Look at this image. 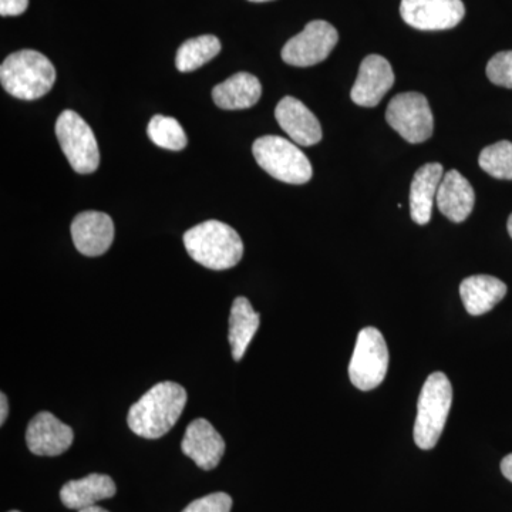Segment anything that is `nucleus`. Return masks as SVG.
Here are the masks:
<instances>
[{"label":"nucleus","mask_w":512,"mask_h":512,"mask_svg":"<svg viewBox=\"0 0 512 512\" xmlns=\"http://www.w3.org/2000/svg\"><path fill=\"white\" fill-rule=\"evenodd\" d=\"M185 404L187 392L183 386L174 382L158 383L130 407L128 427L143 439H160L173 429Z\"/></svg>","instance_id":"f257e3e1"},{"label":"nucleus","mask_w":512,"mask_h":512,"mask_svg":"<svg viewBox=\"0 0 512 512\" xmlns=\"http://www.w3.org/2000/svg\"><path fill=\"white\" fill-rule=\"evenodd\" d=\"M184 245L195 262L212 271L234 268L244 255V244L238 232L217 220L188 229L184 234Z\"/></svg>","instance_id":"f03ea898"},{"label":"nucleus","mask_w":512,"mask_h":512,"mask_svg":"<svg viewBox=\"0 0 512 512\" xmlns=\"http://www.w3.org/2000/svg\"><path fill=\"white\" fill-rule=\"evenodd\" d=\"M3 89L19 100H37L52 90L56 70L52 62L36 50H19L0 66Z\"/></svg>","instance_id":"7ed1b4c3"},{"label":"nucleus","mask_w":512,"mask_h":512,"mask_svg":"<svg viewBox=\"0 0 512 512\" xmlns=\"http://www.w3.org/2000/svg\"><path fill=\"white\" fill-rule=\"evenodd\" d=\"M453 404V387L444 373H431L421 389L414 441L421 450H431L439 443Z\"/></svg>","instance_id":"20e7f679"},{"label":"nucleus","mask_w":512,"mask_h":512,"mask_svg":"<svg viewBox=\"0 0 512 512\" xmlns=\"http://www.w3.org/2000/svg\"><path fill=\"white\" fill-rule=\"evenodd\" d=\"M252 153L256 163L275 180L301 185L311 181V161L291 141L279 136H264L255 141Z\"/></svg>","instance_id":"39448f33"},{"label":"nucleus","mask_w":512,"mask_h":512,"mask_svg":"<svg viewBox=\"0 0 512 512\" xmlns=\"http://www.w3.org/2000/svg\"><path fill=\"white\" fill-rule=\"evenodd\" d=\"M389 369V349L380 330L365 328L357 335L349 363L350 382L362 392L376 389Z\"/></svg>","instance_id":"423d86ee"},{"label":"nucleus","mask_w":512,"mask_h":512,"mask_svg":"<svg viewBox=\"0 0 512 512\" xmlns=\"http://www.w3.org/2000/svg\"><path fill=\"white\" fill-rule=\"evenodd\" d=\"M56 137L64 156L76 173L92 174L99 168L100 151L92 127L72 110L63 111L56 121Z\"/></svg>","instance_id":"0eeeda50"},{"label":"nucleus","mask_w":512,"mask_h":512,"mask_svg":"<svg viewBox=\"0 0 512 512\" xmlns=\"http://www.w3.org/2000/svg\"><path fill=\"white\" fill-rule=\"evenodd\" d=\"M386 121L410 144L424 143L433 136V113L421 93L397 94L387 106Z\"/></svg>","instance_id":"6e6552de"},{"label":"nucleus","mask_w":512,"mask_h":512,"mask_svg":"<svg viewBox=\"0 0 512 512\" xmlns=\"http://www.w3.org/2000/svg\"><path fill=\"white\" fill-rule=\"evenodd\" d=\"M339 42L338 30L325 20H313L282 49V59L295 67H311L328 59Z\"/></svg>","instance_id":"1a4fd4ad"},{"label":"nucleus","mask_w":512,"mask_h":512,"mask_svg":"<svg viewBox=\"0 0 512 512\" xmlns=\"http://www.w3.org/2000/svg\"><path fill=\"white\" fill-rule=\"evenodd\" d=\"M400 15L412 28L434 32L456 28L466 6L463 0H402Z\"/></svg>","instance_id":"9d476101"},{"label":"nucleus","mask_w":512,"mask_h":512,"mask_svg":"<svg viewBox=\"0 0 512 512\" xmlns=\"http://www.w3.org/2000/svg\"><path fill=\"white\" fill-rule=\"evenodd\" d=\"M392 64L383 56L369 55L360 64L359 74L353 84V103L360 107H376L394 86Z\"/></svg>","instance_id":"9b49d317"},{"label":"nucleus","mask_w":512,"mask_h":512,"mask_svg":"<svg viewBox=\"0 0 512 512\" xmlns=\"http://www.w3.org/2000/svg\"><path fill=\"white\" fill-rule=\"evenodd\" d=\"M74 440L72 427L49 412H40L30 421L26 443L36 456L56 457L69 450Z\"/></svg>","instance_id":"f8f14e48"},{"label":"nucleus","mask_w":512,"mask_h":512,"mask_svg":"<svg viewBox=\"0 0 512 512\" xmlns=\"http://www.w3.org/2000/svg\"><path fill=\"white\" fill-rule=\"evenodd\" d=\"M181 450L202 470L210 471L220 464L225 453V441L210 421L197 419L187 427Z\"/></svg>","instance_id":"ddd939ff"},{"label":"nucleus","mask_w":512,"mask_h":512,"mask_svg":"<svg viewBox=\"0 0 512 512\" xmlns=\"http://www.w3.org/2000/svg\"><path fill=\"white\" fill-rule=\"evenodd\" d=\"M72 238L74 247L80 254L86 256L106 254L113 244V220L104 212H82L73 220Z\"/></svg>","instance_id":"4468645a"},{"label":"nucleus","mask_w":512,"mask_h":512,"mask_svg":"<svg viewBox=\"0 0 512 512\" xmlns=\"http://www.w3.org/2000/svg\"><path fill=\"white\" fill-rule=\"evenodd\" d=\"M276 121L282 130L303 147H312L322 140V127L315 114L295 97H284L275 110Z\"/></svg>","instance_id":"2eb2a0df"},{"label":"nucleus","mask_w":512,"mask_h":512,"mask_svg":"<svg viewBox=\"0 0 512 512\" xmlns=\"http://www.w3.org/2000/svg\"><path fill=\"white\" fill-rule=\"evenodd\" d=\"M437 207L448 220L460 224L470 217L476 204V192L457 170L444 174L437 191Z\"/></svg>","instance_id":"dca6fc26"},{"label":"nucleus","mask_w":512,"mask_h":512,"mask_svg":"<svg viewBox=\"0 0 512 512\" xmlns=\"http://www.w3.org/2000/svg\"><path fill=\"white\" fill-rule=\"evenodd\" d=\"M443 165L424 164L414 174L410 187V215L417 225L429 224L434 198L443 180Z\"/></svg>","instance_id":"f3484780"},{"label":"nucleus","mask_w":512,"mask_h":512,"mask_svg":"<svg viewBox=\"0 0 512 512\" xmlns=\"http://www.w3.org/2000/svg\"><path fill=\"white\" fill-rule=\"evenodd\" d=\"M461 301L471 316L493 311L507 295V285L491 275L468 276L460 285Z\"/></svg>","instance_id":"a211bd4d"},{"label":"nucleus","mask_w":512,"mask_h":512,"mask_svg":"<svg viewBox=\"0 0 512 512\" xmlns=\"http://www.w3.org/2000/svg\"><path fill=\"white\" fill-rule=\"evenodd\" d=\"M116 484L111 477L104 474H90L80 480L69 481L60 490L62 503L70 510H83L93 507L101 500L114 497Z\"/></svg>","instance_id":"6ab92c4d"},{"label":"nucleus","mask_w":512,"mask_h":512,"mask_svg":"<svg viewBox=\"0 0 512 512\" xmlns=\"http://www.w3.org/2000/svg\"><path fill=\"white\" fill-rule=\"evenodd\" d=\"M262 86L254 74L237 73L212 90V99L222 110L251 109L261 99Z\"/></svg>","instance_id":"aec40b11"},{"label":"nucleus","mask_w":512,"mask_h":512,"mask_svg":"<svg viewBox=\"0 0 512 512\" xmlns=\"http://www.w3.org/2000/svg\"><path fill=\"white\" fill-rule=\"evenodd\" d=\"M258 328L259 313L254 311L247 298L239 296L232 303L231 315H229L228 340L231 345L232 359L235 362H239L245 356Z\"/></svg>","instance_id":"412c9836"},{"label":"nucleus","mask_w":512,"mask_h":512,"mask_svg":"<svg viewBox=\"0 0 512 512\" xmlns=\"http://www.w3.org/2000/svg\"><path fill=\"white\" fill-rule=\"evenodd\" d=\"M217 36L204 35L187 40L178 49L175 66L181 73H190L211 62L221 52Z\"/></svg>","instance_id":"4be33fe9"},{"label":"nucleus","mask_w":512,"mask_h":512,"mask_svg":"<svg viewBox=\"0 0 512 512\" xmlns=\"http://www.w3.org/2000/svg\"><path fill=\"white\" fill-rule=\"evenodd\" d=\"M147 134L156 146L165 150L181 151L188 144L184 128L173 117L154 116L148 123Z\"/></svg>","instance_id":"5701e85b"},{"label":"nucleus","mask_w":512,"mask_h":512,"mask_svg":"<svg viewBox=\"0 0 512 512\" xmlns=\"http://www.w3.org/2000/svg\"><path fill=\"white\" fill-rule=\"evenodd\" d=\"M478 164L485 173L497 180H512V143L498 141L485 147L478 157Z\"/></svg>","instance_id":"b1692460"},{"label":"nucleus","mask_w":512,"mask_h":512,"mask_svg":"<svg viewBox=\"0 0 512 512\" xmlns=\"http://www.w3.org/2000/svg\"><path fill=\"white\" fill-rule=\"evenodd\" d=\"M487 76L491 83L512 89V50L491 57L487 64Z\"/></svg>","instance_id":"393cba45"},{"label":"nucleus","mask_w":512,"mask_h":512,"mask_svg":"<svg viewBox=\"0 0 512 512\" xmlns=\"http://www.w3.org/2000/svg\"><path fill=\"white\" fill-rule=\"evenodd\" d=\"M232 498L225 493L205 495L192 501L183 512H231Z\"/></svg>","instance_id":"a878e982"},{"label":"nucleus","mask_w":512,"mask_h":512,"mask_svg":"<svg viewBox=\"0 0 512 512\" xmlns=\"http://www.w3.org/2000/svg\"><path fill=\"white\" fill-rule=\"evenodd\" d=\"M29 0H0V15L19 16L28 9Z\"/></svg>","instance_id":"bb28decb"},{"label":"nucleus","mask_w":512,"mask_h":512,"mask_svg":"<svg viewBox=\"0 0 512 512\" xmlns=\"http://www.w3.org/2000/svg\"><path fill=\"white\" fill-rule=\"evenodd\" d=\"M501 473L512 483V453L505 456L501 461Z\"/></svg>","instance_id":"cd10ccee"},{"label":"nucleus","mask_w":512,"mask_h":512,"mask_svg":"<svg viewBox=\"0 0 512 512\" xmlns=\"http://www.w3.org/2000/svg\"><path fill=\"white\" fill-rule=\"evenodd\" d=\"M9 406H8V397H6L5 393L0 394V424H5L6 417H8Z\"/></svg>","instance_id":"c85d7f7f"},{"label":"nucleus","mask_w":512,"mask_h":512,"mask_svg":"<svg viewBox=\"0 0 512 512\" xmlns=\"http://www.w3.org/2000/svg\"><path fill=\"white\" fill-rule=\"evenodd\" d=\"M77 512H109L104 510V508L99 507V505H93V507L83 508V510Z\"/></svg>","instance_id":"c756f323"},{"label":"nucleus","mask_w":512,"mask_h":512,"mask_svg":"<svg viewBox=\"0 0 512 512\" xmlns=\"http://www.w3.org/2000/svg\"><path fill=\"white\" fill-rule=\"evenodd\" d=\"M507 228H508V234H510L511 238H512V214L510 215V218H508Z\"/></svg>","instance_id":"7c9ffc66"},{"label":"nucleus","mask_w":512,"mask_h":512,"mask_svg":"<svg viewBox=\"0 0 512 512\" xmlns=\"http://www.w3.org/2000/svg\"><path fill=\"white\" fill-rule=\"evenodd\" d=\"M249 2L262 3V2H271V0H249Z\"/></svg>","instance_id":"2f4dec72"},{"label":"nucleus","mask_w":512,"mask_h":512,"mask_svg":"<svg viewBox=\"0 0 512 512\" xmlns=\"http://www.w3.org/2000/svg\"><path fill=\"white\" fill-rule=\"evenodd\" d=\"M10 512H19V511H10Z\"/></svg>","instance_id":"473e14b6"}]
</instances>
